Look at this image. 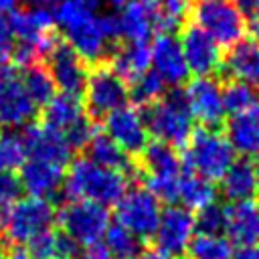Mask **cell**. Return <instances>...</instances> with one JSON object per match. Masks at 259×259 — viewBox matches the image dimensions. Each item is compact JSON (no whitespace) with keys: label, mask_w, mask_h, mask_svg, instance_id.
<instances>
[{"label":"cell","mask_w":259,"mask_h":259,"mask_svg":"<svg viewBox=\"0 0 259 259\" xmlns=\"http://www.w3.org/2000/svg\"><path fill=\"white\" fill-rule=\"evenodd\" d=\"M142 168L146 172V188L160 202L178 200L182 162L172 146L162 142L148 144L142 152Z\"/></svg>","instance_id":"cell-6"},{"label":"cell","mask_w":259,"mask_h":259,"mask_svg":"<svg viewBox=\"0 0 259 259\" xmlns=\"http://www.w3.org/2000/svg\"><path fill=\"white\" fill-rule=\"evenodd\" d=\"M194 221H196V231H200L202 235H221L225 231V208L214 202L198 210Z\"/></svg>","instance_id":"cell-36"},{"label":"cell","mask_w":259,"mask_h":259,"mask_svg":"<svg viewBox=\"0 0 259 259\" xmlns=\"http://www.w3.org/2000/svg\"><path fill=\"white\" fill-rule=\"evenodd\" d=\"M0 259H12L8 251H0Z\"/></svg>","instance_id":"cell-49"},{"label":"cell","mask_w":259,"mask_h":259,"mask_svg":"<svg viewBox=\"0 0 259 259\" xmlns=\"http://www.w3.org/2000/svg\"><path fill=\"white\" fill-rule=\"evenodd\" d=\"M138 259H174V257H170V255H166V253H162L158 249H144L138 255Z\"/></svg>","instance_id":"cell-44"},{"label":"cell","mask_w":259,"mask_h":259,"mask_svg":"<svg viewBox=\"0 0 259 259\" xmlns=\"http://www.w3.org/2000/svg\"><path fill=\"white\" fill-rule=\"evenodd\" d=\"M162 10V32H172L188 10V0H158Z\"/></svg>","instance_id":"cell-37"},{"label":"cell","mask_w":259,"mask_h":259,"mask_svg":"<svg viewBox=\"0 0 259 259\" xmlns=\"http://www.w3.org/2000/svg\"><path fill=\"white\" fill-rule=\"evenodd\" d=\"M257 99H259L257 93H255L251 87H247V85H243V83H239V81H229V83L223 87L225 111L231 113V115H233V113H239V111H243V109H247V107H251Z\"/></svg>","instance_id":"cell-35"},{"label":"cell","mask_w":259,"mask_h":259,"mask_svg":"<svg viewBox=\"0 0 259 259\" xmlns=\"http://www.w3.org/2000/svg\"><path fill=\"white\" fill-rule=\"evenodd\" d=\"M0 127H2V123H0Z\"/></svg>","instance_id":"cell-51"},{"label":"cell","mask_w":259,"mask_h":259,"mask_svg":"<svg viewBox=\"0 0 259 259\" xmlns=\"http://www.w3.org/2000/svg\"><path fill=\"white\" fill-rule=\"evenodd\" d=\"M160 214H162L160 200L146 186L127 188L125 194L115 204L117 225H121L142 241L154 235Z\"/></svg>","instance_id":"cell-9"},{"label":"cell","mask_w":259,"mask_h":259,"mask_svg":"<svg viewBox=\"0 0 259 259\" xmlns=\"http://www.w3.org/2000/svg\"><path fill=\"white\" fill-rule=\"evenodd\" d=\"M81 117H83V103L79 95H69L59 91L42 105V125L61 134H65Z\"/></svg>","instance_id":"cell-26"},{"label":"cell","mask_w":259,"mask_h":259,"mask_svg":"<svg viewBox=\"0 0 259 259\" xmlns=\"http://www.w3.org/2000/svg\"><path fill=\"white\" fill-rule=\"evenodd\" d=\"M192 18L219 47H233L245 38L247 18L231 0H198Z\"/></svg>","instance_id":"cell-7"},{"label":"cell","mask_w":259,"mask_h":259,"mask_svg":"<svg viewBox=\"0 0 259 259\" xmlns=\"http://www.w3.org/2000/svg\"><path fill=\"white\" fill-rule=\"evenodd\" d=\"M36 113V103L26 93L20 71L10 63H0V123L26 127Z\"/></svg>","instance_id":"cell-11"},{"label":"cell","mask_w":259,"mask_h":259,"mask_svg":"<svg viewBox=\"0 0 259 259\" xmlns=\"http://www.w3.org/2000/svg\"><path fill=\"white\" fill-rule=\"evenodd\" d=\"M127 180V176L97 166L89 158H77L65 174L63 190L71 200H87L107 208L109 204H117L125 194Z\"/></svg>","instance_id":"cell-2"},{"label":"cell","mask_w":259,"mask_h":259,"mask_svg":"<svg viewBox=\"0 0 259 259\" xmlns=\"http://www.w3.org/2000/svg\"><path fill=\"white\" fill-rule=\"evenodd\" d=\"M103 2H109L111 6H117V8H119V6H121V4L125 2V0H103Z\"/></svg>","instance_id":"cell-48"},{"label":"cell","mask_w":259,"mask_h":259,"mask_svg":"<svg viewBox=\"0 0 259 259\" xmlns=\"http://www.w3.org/2000/svg\"><path fill=\"white\" fill-rule=\"evenodd\" d=\"M225 233L241 249L259 245V204L253 198L231 202L225 208Z\"/></svg>","instance_id":"cell-22"},{"label":"cell","mask_w":259,"mask_h":259,"mask_svg":"<svg viewBox=\"0 0 259 259\" xmlns=\"http://www.w3.org/2000/svg\"><path fill=\"white\" fill-rule=\"evenodd\" d=\"M196 2H198V0H196Z\"/></svg>","instance_id":"cell-52"},{"label":"cell","mask_w":259,"mask_h":259,"mask_svg":"<svg viewBox=\"0 0 259 259\" xmlns=\"http://www.w3.org/2000/svg\"><path fill=\"white\" fill-rule=\"evenodd\" d=\"M87 156L91 162H95L97 166H103L107 170H113V172H119L123 176H132L136 174V166L134 162L130 160V156L107 136V134H95L91 138V142L87 144Z\"/></svg>","instance_id":"cell-25"},{"label":"cell","mask_w":259,"mask_h":259,"mask_svg":"<svg viewBox=\"0 0 259 259\" xmlns=\"http://www.w3.org/2000/svg\"><path fill=\"white\" fill-rule=\"evenodd\" d=\"M109 69L121 79L134 83L138 77L150 71V49L138 42H125L111 55Z\"/></svg>","instance_id":"cell-27"},{"label":"cell","mask_w":259,"mask_h":259,"mask_svg":"<svg viewBox=\"0 0 259 259\" xmlns=\"http://www.w3.org/2000/svg\"><path fill=\"white\" fill-rule=\"evenodd\" d=\"M223 67L231 81H239L259 93V42L243 38L235 42L223 59Z\"/></svg>","instance_id":"cell-23"},{"label":"cell","mask_w":259,"mask_h":259,"mask_svg":"<svg viewBox=\"0 0 259 259\" xmlns=\"http://www.w3.org/2000/svg\"><path fill=\"white\" fill-rule=\"evenodd\" d=\"M105 134L130 156V154H142L146 150L148 142V127L144 121V113H140L134 105H123L115 111H111L105 117Z\"/></svg>","instance_id":"cell-18"},{"label":"cell","mask_w":259,"mask_h":259,"mask_svg":"<svg viewBox=\"0 0 259 259\" xmlns=\"http://www.w3.org/2000/svg\"><path fill=\"white\" fill-rule=\"evenodd\" d=\"M253 170H255V174H257V180H259V152L255 154V162H253Z\"/></svg>","instance_id":"cell-47"},{"label":"cell","mask_w":259,"mask_h":259,"mask_svg":"<svg viewBox=\"0 0 259 259\" xmlns=\"http://www.w3.org/2000/svg\"><path fill=\"white\" fill-rule=\"evenodd\" d=\"M26 162L22 138L14 132H0V172H12Z\"/></svg>","instance_id":"cell-34"},{"label":"cell","mask_w":259,"mask_h":259,"mask_svg":"<svg viewBox=\"0 0 259 259\" xmlns=\"http://www.w3.org/2000/svg\"><path fill=\"white\" fill-rule=\"evenodd\" d=\"M150 67L166 85H180L190 75L180 40L172 32H162L154 38L150 47Z\"/></svg>","instance_id":"cell-20"},{"label":"cell","mask_w":259,"mask_h":259,"mask_svg":"<svg viewBox=\"0 0 259 259\" xmlns=\"http://www.w3.org/2000/svg\"><path fill=\"white\" fill-rule=\"evenodd\" d=\"M20 138L30 160H42L57 166H65L71 160L73 150L67 144L65 136L42 123H28Z\"/></svg>","instance_id":"cell-19"},{"label":"cell","mask_w":259,"mask_h":259,"mask_svg":"<svg viewBox=\"0 0 259 259\" xmlns=\"http://www.w3.org/2000/svg\"><path fill=\"white\" fill-rule=\"evenodd\" d=\"M20 79H22V85H24L26 93L36 103V107L45 105L55 95V83H53L49 71L38 63L22 67L20 69Z\"/></svg>","instance_id":"cell-31"},{"label":"cell","mask_w":259,"mask_h":259,"mask_svg":"<svg viewBox=\"0 0 259 259\" xmlns=\"http://www.w3.org/2000/svg\"><path fill=\"white\" fill-rule=\"evenodd\" d=\"M14 51V36L8 24V18L0 14V63H4Z\"/></svg>","instance_id":"cell-40"},{"label":"cell","mask_w":259,"mask_h":259,"mask_svg":"<svg viewBox=\"0 0 259 259\" xmlns=\"http://www.w3.org/2000/svg\"><path fill=\"white\" fill-rule=\"evenodd\" d=\"M103 0H61L53 20L65 34V42L87 63H99L109 55L117 34L115 14H99Z\"/></svg>","instance_id":"cell-1"},{"label":"cell","mask_w":259,"mask_h":259,"mask_svg":"<svg viewBox=\"0 0 259 259\" xmlns=\"http://www.w3.org/2000/svg\"><path fill=\"white\" fill-rule=\"evenodd\" d=\"M235 259H259V245L239 249L237 255H235Z\"/></svg>","instance_id":"cell-43"},{"label":"cell","mask_w":259,"mask_h":259,"mask_svg":"<svg viewBox=\"0 0 259 259\" xmlns=\"http://www.w3.org/2000/svg\"><path fill=\"white\" fill-rule=\"evenodd\" d=\"M227 140L235 152L257 154L259 152V99L227 119Z\"/></svg>","instance_id":"cell-24"},{"label":"cell","mask_w":259,"mask_h":259,"mask_svg":"<svg viewBox=\"0 0 259 259\" xmlns=\"http://www.w3.org/2000/svg\"><path fill=\"white\" fill-rule=\"evenodd\" d=\"M190 259H229L231 257V243L223 235H194L188 245Z\"/></svg>","instance_id":"cell-32"},{"label":"cell","mask_w":259,"mask_h":259,"mask_svg":"<svg viewBox=\"0 0 259 259\" xmlns=\"http://www.w3.org/2000/svg\"><path fill=\"white\" fill-rule=\"evenodd\" d=\"M182 47V55L188 67V73L196 77H212L214 71L223 65V51L221 47L196 24H188L178 38Z\"/></svg>","instance_id":"cell-16"},{"label":"cell","mask_w":259,"mask_h":259,"mask_svg":"<svg viewBox=\"0 0 259 259\" xmlns=\"http://www.w3.org/2000/svg\"><path fill=\"white\" fill-rule=\"evenodd\" d=\"M241 12L243 16H251V18H259V0H231Z\"/></svg>","instance_id":"cell-42"},{"label":"cell","mask_w":259,"mask_h":259,"mask_svg":"<svg viewBox=\"0 0 259 259\" xmlns=\"http://www.w3.org/2000/svg\"><path fill=\"white\" fill-rule=\"evenodd\" d=\"M101 245L105 247L109 259H138V255L144 251L142 239H138L117 223L107 227Z\"/></svg>","instance_id":"cell-30"},{"label":"cell","mask_w":259,"mask_h":259,"mask_svg":"<svg viewBox=\"0 0 259 259\" xmlns=\"http://www.w3.org/2000/svg\"><path fill=\"white\" fill-rule=\"evenodd\" d=\"M77 259H109L105 247L101 243H95V245H89V247H83L79 251V257Z\"/></svg>","instance_id":"cell-41"},{"label":"cell","mask_w":259,"mask_h":259,"mask_svg":"<svg viewBox=\"0 0 259 259\" xmlns=\"http://www.w3.org/2000/svg\"><path fill=\"white\" fill-rule=\"evenodd\" d=\"M127 91L138 105H152L166 93V83L154 71H148L142 77H138L132 83V87H127Z\"/></svg>","instance_id":"cell-33"},{"label":"cell","mask_w":259,"mask_h":259,"mask_svg":"<svg viewBox=\"0 0 259 259\" xmlns=\"http://www.w3.org/2000/svg\"><path fill=\"white\" fill-rule=\"evenodd\" d=\"M18 182H20V188L30 198H40V200L53 202V198H57L59 192L63 190L65 170H63V166L28 158L20 166Z\"/></svg>","instance_id":"cell-21"},{"label":"cell","mask_w":259,"mask_h":259,"mask_svg":"<svg viewBox=\"0 0 259 259\" xmlns=\"http://www.w3.org/2000/svg\"><path fill=\"white\" fill-rule=\"evenodd\" d=\"M57 223V208L49 200L18 198L8 208H0V233L12 247H24L34 237L51 231Z\"/></svg>","instance_id":"cell-4"},{"label":"cell","mask_w":259,"mask_h":259,"mask_svg":"<svg viewBox=\"0 0 259 259\" xmlns=\"http://www.w3.org/2000/svg\"><path fill=\"white\" fill-rule=\"evenodd\" d=\"M235 162V150L227 136L214 127L194 130L184 144V166L190 174L208 182L221 180Z\"/></svg>","instance_id":"cell-3"},{"label":"cell","mask_w":259,"mask_h":259,"mask_svg":"<svg viewBox=\"0 0 259 259\" xmlns=\"http://www.w3.org/2000/svg\"><path fill=\"white\" fill-rule=\"evenodd\" d=\"M182 93L192 119L202 121L204 127H212L225 117L223 87L214 77H194Z\"/></svg>","instance_id":"cell-17"},{"label":"cell","mask_w":259,"mask_h":259,"mask_svg":"<svg viewBox=\"0 0 259 259\" xmlns=\"http://www.w3.org/2000/svg\"><path fill=\"white\" fill-rule=\"evenodd\" d=\"M194 235H196L194 214L186 210L184 206L172 204L160 214L158 227L152 235L154 245H156L154 249L176 259L188 251V245L194 239Z\"/></svg>","instance_id":"cell-14"},{"label":"cell","mask_w":259,"mask_h":259,"mask_svg":"<svg viewBox=\"0 0 259 259\" xmlns=\"http://www.w3.org/2000/svg\"><path fill=\"white\" fill-rule=\"evenodd\" d=\"M144 121L148 127V134L156 138V142L168 144L172 148L184 146L188 138L192 136V115L186 105L182 91H170L164 93L156 103L146 107Z\"/></svg>","instance_id":"cell-5"},{"label":"cell","mask_w":259,"mask_h":259,"mask_svg":"<svg viewBox=\"0 0 259 259\" xmlns=\"http://www.w3.org/2000/svg\"><path fill=\"white\" fill-rule=\"evenodd\" d=\"M257 186H259L257 174L253 170V164L247 160H235L221 178V190L233 202L249 200L257 192Z\"/></svg>","instance_id":"cell-28"},{"label":"cell","mask_w":259,"mask_h":259,"mask_svg":"<svg viewBox=\"0 0 259 259\" xmlns=\"http://www.w3.org/2000/svg\"><path fill=\"white\" fill-rule=\"evenodd\" d=\"M85 107L91 117H107L111 111L127 105L130 91L125 81H121L109 65H99L93 69L85 83Z\"/></svg>","instance_id":"cell-12"},{"label":"cell","mask_w":259,"mask_h":259,"mask_svg":"<svg viewBox=\"0 0 259 259\" xmlns=\"http://www.w3.org/2000/svg\"><path fill=\"white\" fill-rule=\"evenodd\" d=\"M8 24L18 45L32 49L38 59L47 57V53L57 40V36L53 34L55 20L51 8H16L8 14Z\"/></svg>","instance_id":"cell-10"},{"label":"cell","mask_w":259,"mask_h":259,"mask_svg":"<svg viewBox=\"0 0 259 259\" xmlns=\"http://www.w3.org/2000/svg\"><path fill=\"white\" fill-rule=\"evenodd\" d=\"M97 134V130L93 127V123L83 115L79 121H75L63 136L67 140V144L71 146V150H81L87 148V144L91 142V138Z\"/></svg>","instance_id":"cell-38"},{"label":"cell","mask_w":259,"mask_h":259,"mask_svg":"<svg viewBox=\"0 0 259 259\" xmlns=\"http://www.w3.org/2000/svg\"><path fill=\"white\" fill-rule=\"evenodd\" d=\"M24 2L34 8H51V6H57L61 0H24Z\"/></svg>","instance_id":"cell-45"},{"label":"cell","mask_w":259,"mask_h":259,"mask_svg":"<svg viewBox=\"0 0 259 259\" xmlns=\"http://www.w3.org/2000/svg\"><path fill=\"white\" fill-rule=\"evenodd\" d=\"M117 34L125 42L146 45V40L158 32L162 34V10L158 0H125L115 12Z\"/></svg>","instance_id":"cell-13"},{"label":"cell","mask_w":259,"mask_h":259,"mask_svg":"<svg viewBox=\"0 0 259 259\" xmlns=\"http://www.w3.org/2000/svg\"><path fill=\"white\" fill-rule=\"evenodd\" d=\"M257 42H259V24H257Z\"/></svg>","instance_id":"cell-50"},{"label":"cell","mask_w":259,"mask_h":259,"mask_svg":"<svg viewBox=\"0 0 259 259\" xmlns=\"http://www.w3.org/2000/svg\"><path fill=\"white\" fill-rule=\"evenodd\" d=\"M178 200L182 202L180 206H184L186 210H202L210 204H214L217 200V190L212 186V182L194 176V174H182L180 178V186H178Z\"/></svg>","instance_id":"cell-29"},{"label":"cell","mask_w":259,"mask_h":259,"mask_svg":"<svg viewBox=\"0 0 259 259\" xmlns=\"http://www.w3.org/2000/svg\"><path fill=\"white\" fill-rule=\"evenodd\" d=\"M22 194L18 176L14 172H0V208H8Z\"/></svg>","instance_id":"cell-39"},{"label":"cell","mask_w":259,"mask_h":259,"mask_svg":"<svg viewBox=\"0 0 259 259\" xmlns=\"http://www.w3.org/2000/svg\"><path fill=\"white\" fill-rule=\"evenodd\" d=\"M57 223L61 233L67 235L79 247L101 243L109 223V210L101 204L87 200H71L57 210Z\"/></svg>","instance_id":"cell-8"},{"label":"cell","mask_w":259,"mask_h":259,"mask_svg":"<svg viewBox=\"0 0 259 259\" xmlns=\"http://www.w3.org/2000/svg\"><path fill=\"white\" fill-rule=\"evenodd\" d=\"M18 0H0V14H10L12 10H16Z\"/></svg>","instance_id":"cell-46"},{"label":"cell","mask_w":259,"mask_h":259,"mask_svg":"<svg viewBox=\"0 0 259 259\" xmlns=\"http://www.w3.org/2000/svg\"><path fill=\"white\" fill-rule=\"evenodd\" d=\"M47 63H49L47 71L55 87L61 89V93L79 95L85 89V83L89 77L85 61L65 40H59V38L55 40V45L47 53Z\"/></svg>","instance_id":"cell-15"}]
</instances>
